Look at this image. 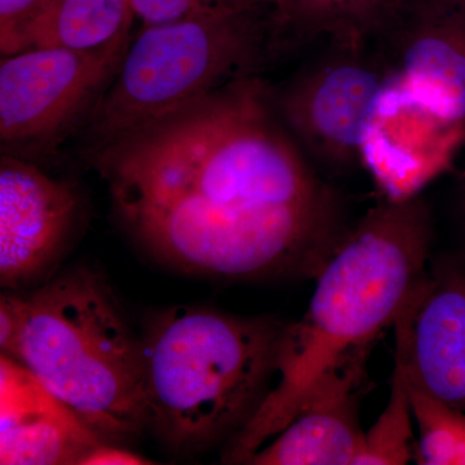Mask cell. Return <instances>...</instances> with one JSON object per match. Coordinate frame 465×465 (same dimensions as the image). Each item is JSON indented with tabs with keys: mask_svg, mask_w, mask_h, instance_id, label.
<instances>
[{
	"mask_svg": "<svg viewBox=\"0 0 465 465\" xmlns=\"http://www.w3.org/2000/svg\"><path fill=\"white\" fill-rule=\"evenodd\" d=\"M103 442L25 366L0 358V464L79 465Z\"/></svg>",
	"mask_w": 465,
	"mask_h": 465,
	"instance_id": "cell-12",
	"label": "cell"
},
{
	"mask_svg": "<svg viewBox=\"0 0 465 465\" xmlns=\"http://www.w3.org/2000/svg\"><path fill=\"white\" fill-rule=\"evenodd\" d=\"M410 385V382H409ZM412 415L420 440L415 459L421 465L465 464V412L410 385Z\"/></svg>",
	"mask_w": 465,
	"mask_h": 465,
	"instance_id": "cell-16",
	"label": "cell"
},
{
	"mask_svg": "<svg viewBox=\"0 0 465 465\" xmlns=\"http://www.w3.org/2000/svg\"><path fill=\"white\" fill-rule=\"evenodd\" d=\"M78 208L75 189L24 159L0 162V282L35 281L63 249Z\"/></svg>",
	"mask_w": 465,
	"mask_h": 465,
	"instance_id": "cell-10",
	"label": "cell"
},
{
	"mask_svg": "<svg viewBox=\"0 0 465 465\" xmlns=\"http://www.w3.org/2000/svg\"><path fill=\"white\" fill-rule=\"evenodd\" d=\"M283 329L197 307L153 318L140 341L148 430L180 454L231 440L272 390Z\"/></svg>",
	"mask_w": 465,
	"mask_h": 465,
	"instance_id": "cell-3",
	"label": "cell"
},
{
	"mask_svg": "<svg viewBox=\"0 0 465 465\" xmlns=\"http://www.w3.org/2000/svg\"><path fill=\"white\" fill-rule=\"evenodd\" d=\"M274 0H130L143 25H161L237 11L273 5Z\"/></svg>",
	"mask_w": 465,
	"mask_h": 465,
	"instance_id": "cell-17",
	"label": "cell"
},
{
	"mask_svg": "<svg viewBox=\"0 0 465 465\" xmlns=\"http://www.w3.org/2000/svg\"><path fill=\"white\" fill-rule=\"evenodd\" d=\"M278 116L246 76L88 157L161 262L234 280L317 275L344 235L341 208Z\"/></svg>",
	"mask_w": 465,
	"mask_h": 465,
	"instance_id": "cell-1",
	"label": "cell"
},
{
	"mask_svg": "<svg viewBox=\"0 0 465 465\" xmlns=\"http://www.w3.org/2000/svg\"><path fill=\"white\" fill-rule=\"evenodd\" d=\"M432 217L419 195L370 210L342 235L317 273L304 316L284 324L278 381L229 440L224 460L244 463L298 414L317 382L345 354L393 326L428 273Z\"/></svg>",
	"mask_w": 465,
	"mask_h": 465,
	"instance_id": "cell-2",
	"label": "cell"
},
{
	"mask_svg": "<svg viewBox=\"0 0 465 465\" xmlns=\"http://www.w3.org/2000/svg\"><path fill=\"white\" fill-rule=\"evenodd\" d=\"M372 345L353 349L317 382L282 432L246 459L253 465H354L365 432L360 402Z\"/></svg>",
	"mask_w": 465,
	"mask_h": 465,
	"instance_id": "cell-11",
	"label": "cell"
},
{
	"mask_svg": "<svg viewBox=\"0 0 465 465\" xmlns=\"http://www.w3.org/2000/svg\"><path fill=\"white\" fill-rule=\"evenodd\" d=\"M460 219H461V226H463L464 232V252L461 255V259L465 262V174L463 177V183H461V191H460Z\"/></svg>",
	"mask_w": 465,
	"mask_h": 465,
	"instance_id": "cell-21",
	"label": "cell"
},
{
	"mask_svg": "<svg viewBox=\"0 0 465 465\" xmlns=\"http://www.w3.org/2000/svg\"><path fill=\"white\" fill-rule=\"evenodd\" d=\"M134 15L130 0H52L34 24L29 48H64L122 57L131 42Z\"/></svg>",
	"mask_w": 465,
	"mask_h": 465,
	"instance_id": "cell-14",
	"label": "cell"
},
{
	"mask_svg": "<svg viewBox=\"0 0 465 465\" xmlns=\"http://www.w3.org/2000/svg\"><path fill=\"white\" fill-rule=\"evenodd\" d=\"M27 317L26 295L3 293L0 298V351L2 356L20 361L21 341Z\"/></svg>",
	"mask_w": 465,
	"mask_h": 465,
	"instance_id": "cell-19",
	"label": "cell"
},
{
	"mask_svg": "<svg viewBox=\"0 0 465 465\" xmlns=\"http://www.w3.org/2000/svg\"><path fill=\"white\" fill-rule=\"evenodd\" d=\"M410 385L465 412V262L428 271L393 324Z\"/></svg>",
	"mask_w": 465,
	"mask_h": 465,
	"instance_id": "cell-8",
	"label": "cell"
},
{
	"mask_svg": "<svg viewBox=\"0 0 465 465\" xmlns=\"http://www.w3.org/2000/svg\"><path fill=\"white\" fill-rule=\"evenodd\" d=\"M124 57V56H122ZM122 57L29 48L0 63V140L26 153L56 143L88 118Z\"/></svg>",
	"mask_w": 465,
	"mask_h": 465,
	"instance_id": "cell-7",
	"label": "cell"
},
{
	"mask_svg": "<svg viewBox=\"0 0 465 465\" xmlns=\"http://www.w3.org/2000/svg\"><path fill=\"white\" fill-rule=\"evenodd\" d=\"M406 0H274L272 54L326 38L339 45L362 47L379 42Z\"/></svg>",
	"mask_w": 465,
	"mask_h": 465,
	"instance_id": "cell-13",
	"label": "cell"
},
{
	"mask_svg": "<svg viewBox=\"0 0 465 465\" xmlns=\"http://www.w3.org/2000/svg\"><path fill=\"white\" fill-rule=\"evenodd\" d=\"M52 0H0V50L3 56L25 51L30 30Z\"/></svg>",
	"mask_w": 465,
	"mask_h": 465,
	"instance_id": "cell-18",
	"label": "cell"
},
{
	"mask_svg": "<svg viewBox=\"0 0 465 465\" xmlns=\"http://www.w3.org/2000/svg\"><path fill=\"white\" fill-rule=\"evenodd\" d=\"M271 35L272 5L143 25L85 119L88 153L253 75Z\"/></svg>",
	"mask_w": 465,
	"mask_h": 465,
	"instance_id": "cell-5",
	"label": "cell"
},
{
	"mask_svg": "<svg viewBox=\"0 0 465 465\" xmlns=\"http://www.w3.org/2000/svg\"><path fill=\"white\" fill-rule=\"evenodd\" d=\"M391 75L382 52L330 43L326 54L273 96L275 109L309 154L347 166L362 158L367 131Z\"/></svg>",
	"mask_w": 465,
	"mask_h": 465,
	"instance_id": "cell-6",
	"label": "cell"
},
{
	"mask_svg": "<svg viewBox=\"0 0 465 465\" xmlns=\"http://www.w3.org/2000/svg\"><path fill=\"white\" fill-rule=\"evenodd\" d=\"M26 299L18 362L106 442L148 430L142 342L99 275L70 272Z\"/></svg>",
	"mask_w": 465,
	"mask_h": 465,
	"instance_id": "cell-4",
	"label": "cell"
},
{
	"mask_svg": "<svg viewBox=\"0 0 465 465\" xmlns=\"http://www.w3.org/2000/svg\"><path fill=\"white\" fill-rule=\"evenodd\" d=\"M411 397L402 358L394 351L390 401L375 424L365 432L354 465H403L415 459L412 450Z\"/></svg>",
	"mask_w": 465,
	"mask_h": 465,
	"instance_id": "cell-15",
	"label": "cell"
},
{
	"mask_svg": "<svg viewBox=\"0 0 465 465\" xmlns=\"http://www.w3.org/2000/svg\"><path fill=\"white\" fill-rule=\"evenodd\" d=\"M379 42L401 88L443 121L465 124V0H406Z\"/></svg>",
	"mask_w": 465,
	"mask_h": 465,
	"instance_id": "cell-9",
	"label": "cell"
},
{
	"mask_svg": "<svg viewBox=\"0 0 465 465\" xmlns=\"http://www.w3.org/2000/svg\"><path fill=\"white\" fill-rule=\"evenodd\" d=\"M153 464L149 459L121 448L116 443L103 442L81 460L79 465H143Z\"/></svg>",
	"mask_w": 465,
	"mask_h": 465,
	"instance_id": "cell-20",
	"label": "cell"
}]
</instances>
